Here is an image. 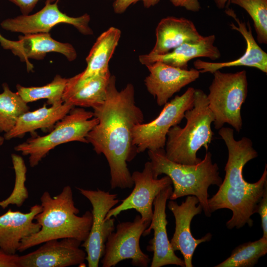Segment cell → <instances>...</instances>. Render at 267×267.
<instances>
[{
  "instance_id": "obj_1",
  "label": "cell",
  "mask_w": 267,
  "mask_h": 267,
  "mask_svg": "<svg viewBox=\"0 0 267 267\" xmlns=\"http://www.w3.org/2000/svg\"><path fill=\"white\" fill-rule=\"evenodd\" d=\"M134 95L132 84L118 90L116 78L112 75L104 102L93 108V116L98 123L89 132L86 139L97 154L105 157L110 168L111 189L134 186L127 162L138 153L133 143V130L144 121L143 113L136 105Z\"/></svg>"
},
{
  "instance_id": "obj_2",
  "label": "cell",
  "mask_w": 267,
  "mask_h": 267,
  "mask_svg": "<svg viewBox=\"0 0 267 267\" xmlns=\"http://www.w3.org/2000/svg\"><path fill=\"white\" fill-rule=\"evenodd\" d=\"M219 134L228 150V159L224 167V178L217 193L209 198L210 212L227 209L232 216L226 223L227 228L242 227L246 224L251 227V216L256 213L257 205L267 189V165L260 178L249 183L243 176V169L250 160L257 157L258 152L253 147L250 139L243 137L236 140L231 128L222 127Z\"/></svg>"
},
{
  "instance_id": "obj_3",
  "label": "cell",
  "mask_w": 267,
  "mask_h": 267,
  "mask_svg": "<svg viewBox=\"0 0 267 267\" xmlns=\"http://www.w3.org/2000/svg\"><path fill=\"white\" fill-rule=\"evenodd\" d=\"M40 200L42 210L35 217L40 229L22 239L18 251L22 252L52 239L72 238L82 242L86 240L92 224V213L87 211L78 216L80 211L75 206L70 186H64L54 197L44 191Z\"/></svg>"
},
{
  "instance_id": "obj_4",
  "label": "cell",
  "mask_w": 267,
  "mask_h": 267,
  "mask_svg": "<svg viewBox=\"0 0 267 267\" xmlns=\"http://www.w3.org/2000/svg\"><path fill=\"white\" fill-rule=\"evenodd\" d=\"M148 155L155 176L165 174L172 180L174 189L170 200H175L188 195L195 196L205 216L211 217L208 190L211 185L219 187L222 180L217 164L212 162L210 152H207L204 159L196 165L172 161L166 157L164 149L148 150Z\"/></svg>"
},
{
  "instance_id": "obj_5",
  "label": "cell",
  "mask_w": 267,
  "mask_h": 267,
  "mask_svg": "<svg viewBox=\"0 0 267 267\" xmlns=\"http://www.w3.org/2000/svg\"><path fill=\"white\" fill-rule=\"evenodd\" d=\"M186 123L183 128L178 125L169 130L165 144V155L172 161L185 165H196L201 159L197 152L204 147L207 151L214 133L211 124L214 115L208 106L207 94L195 89L193 106L184 113Z\"/></svg>"
},
{
  "instance_id": "obj_6",
  "label": "cell",
  "mask_w": 267,
  "mask_h": 267,
  "mask_svg": "<svg viewBox=\"0 0 267 267\" xmlns=\"http://www.w3.org/2000/svg\"><path fill=\"white\" fill-rule=\"evenodd\" d=\"M98 123L92 112L73 107L48 134L30 138L14 149L23 155H29V164L34 167L51 149L61 144L71 141L88 143L86 136Z\"/></svg>"
},
{
  "instance_id": "obj_7",
  "label": "cell",
  "mask_w": 267,
  "mask_h": 267,
  "mask_svg": "<svg viewBox=\"0 0 267 267\" xmlns=\"http://www.w3.org/2000/svg\"><path fill=\"white\" fill-rule=\"evenodd\" d=\"M213 74L207 97L214 117L215 128L219 130L228 124L239 132L243 125L241 107L248 92L246 71L223 73L218 70Z\"/></svg>"
},
{
  "instance_id": "obj_8",
  "label": "cell",
  "mask_w": 267,
  "mask_h": 267,
  "mask_svg": "<svg viewBox=\"0 0 267 267\" xmlns=\"http://www.w3.org/2000/svg\"><path fill=\"white\" fill-rule=\"evenodd\" d=\"M195 89L189 87L181 95H176L167 102L154 120L135 126L133 130V143L138 153L146 150L164 149L170 128L179 124L185 112L193 106Z\"/></svg>"
},
{
  "instance_id": "obj_9",
  "label": "cell",
  "mask_w": 267,
  "mask_h": 267,
  "mask_svg": "<svg viewBox=\"0 0 267 267\" xmlns=\"http://www.w3.org/2000/svg\"><path fill=\"white\" fill-rule=\"evenodd\" d=\"M87 198L92 206V221L88 237L81 246L87 254L86 260L89 267H98L102 257L105 244L115 229V218L105 220L110 209L119 202L117 194L99 189L95 190L77 188Z\"/></svg>"
},
{
  "instance_id": "obj_10",
  "label": "cell",
  "mask_w": 267,
  "mask_h": 267,
  "mask_svg": "<svg viewBox=\"0 0 267 267\" xmlns=\"http://www.w3.org/2000/svg\"><path fill=\"white\" fill-rule=\"evenodd\" d=\"M149 223L144 222L137 215L132 222H120L116 231L108 236L104 254L100 261L102 267H113L125 260H131L132 265L147 267L151 260L141 250L139 240Z\"/></svg>"
},
{
  "instance_id": "obj_11",
  "label": "cell",
  "mask_w": 267,
  "mask_h": 267,
  "mask_svg": "<svg viewBox=\"0 0 267 267\" xmlns=\"http://www.w3.org/2000/svg\"><path fill=\"white\" fill-rule=\"evenodd\" d=\"M131 176L134 189L121 200L120 204L109 210L105 220L116 218L123 211L134 209L140 214L144 222L150 223L154 199L161 190L172 184V180L166 175L160 178L156 177L150 161L145 163L142 172L134 171Z\"/></svg>"
},
{
  "instance_id": "obj_12",
  "label": "cell",
  "mask_w": 267,
  "mask_h": 267,
  "mask_svg": "<svg viewBox=\"0 0 267 267\" xmlns=\"http://www.w3.org/2000/svg\"><path fill=\"white\" fill-rule=\"evenodd\" d=\"M59 0L50 2L46 0L44 7L35 14H22L15 18L6 19L1 22L0 26L5 30L26 35L49 33L58 24L67 23L74 26L84 35L93 34L89 24L90 16L88 14L85 13L77 17L69 16L59 10Z\"/></svg>"
},
{
  "instance_id": "obj_13",
  "label": "cell",
  "mask_w": 267,
  "mask_h": 267,
  "mask_svg": "<svg viewBox=\"0 0 267 267\" xmlns=\"http://www.w3.org/2000/svg\"><path fill=\"white\" fill-rule=\"evenodd\" d=\"M172 185L161 190L154 200L153 216L149 226L143 232L145 236L153 230V237L149 242L147 250L153 252L151 267H161L173 265L184 267V261L178 258L171 247L168 239L166 213L167 201L172 192Z\"/></svg>"
},
{
  "instance_id": "obj_14",
  "label": "cell",
  "mask_w": 267,
  "mask_h": 267,
  "mask_svg": "<svg viewBox=\"0 0 267 267\" xmlns=\"http://www.w3.org/2000/svg\"><path fill=\"white\" fill-rule=\"evenodd\" d=\"M175 219V230L170 244L174 251H179L183 257L185 267H193L192 259L197 247L201 243L210 241L212 235L208 233L200 239L192 235L190 224L194 217L200 214L203 209L198 199L188 195L180 205L170 200L167 205Z\"/></svg>"
},
{
  "instance_id": "obj_15",
  "label": "cell",
  "mask_w": 267,
  "mask_h": 267,
  "mask_svg": "<svg viewBox=\"0 0 267 267\" xmlns=\"http://www.w3.org/2000/svg\"><path fill=\"white\" fill-rule=\"evenodd\" d=\"M82 242L66 238L48 240L37 250L19 256V267H67L84 265L87 254Z\"/></svg>"
},
{
  "instance_id": "obj_16",
  "label": "cell",
  "mask_w": 267,
  "mask_h": 267,
  "mask_svg": "<svg viewBox=\"0 0 267 267\" xmlns=\"http://www.w3.org/2000/svg\"><path fill=\"white\" fill-rule=\"evenodd\" d=\"M149 74L145 80L148 91L156 98L157 104L164 105L175 93L196 80L200 71L195 68L181 69L156 62L146 66Z\"/></svg>"
},
{
  "instance_id": "obj_17",
  "label": "cell",
  "mask_w": 267,
  "mask_h": 267,
  "mask_svg": "<svg viewBox=\"0 0 267 267\" xmlns=\"http://www.w3.org/2000/svg\"><path fill=\"white\" fill-rule=\"evenodd\" d=\"M1 46L5 49L11 50L21 61L26 62L27 69L29 70H32L33 66L28 62L29 59H42L48 52L61 53L69 61L74 60L77 57V52L72 45L54 40L49 33L20 36L16 41L7 39Z\"/></svg>"
},
{
  "instance_id": "obj_18",
  "label": "cell",
  "mask_w": 267,
  "mask_h": 267,
  "mask_svg": "<svg viewBox=\"0 0 267 267\" xmlns=\"http://www.w3.org/2000/svg\"><path fill=\"white\" fill-rule=\"evenodd\" d=\"M225 12L236 22L237 26L233 23L229 26L232 30L239 32L243 37L246 43L245 52L240 57L230 61L207 62L198 59L193 62L194 68L198 70L200 73L210 72L213 74L216 71L223 68L247 66L257 68L267 73V53L257 44L252 35L250 23L247 22V28L245 23L241 21L231 9L226 10Z\"/></svg>"
},
{
  "instance_id": "obj_19",
  "label": "cell",
  "mask_w": 267,
  "mask_h": 267,
  "mask_svg": "<svg viewBox=\"0 0 267 267\" xmlns=\"http://www.w3.org/2000/svg\"><path fill=\"white\" fill-rule=\"evenodd\" d=\"M42 210L41 205L36 204L28 213L9 209L0 216V249L7 254H16L22 240L40 229V225L34 221Z\"/></svg>"
},
{
  "instance_id": "obj_20",
  "label": "cell",
  "mask_w": 267,
  "mask_h": 267,
  "mask_svg": "<svg viewBox=\"0 0 267 267\" xmlns=\"http://www.w3.org/2000/svg\"><path fill=\"white\" fill-rule=\"evenodd\" d=\"M156 43L150 55L167 53L185 43H198L204 37L194 23L183 17H167L159 22L156 29Z\"/></svg>"
},
{
  "instance_id": "obj_21",
  "label": "cell",
  "mask_w": 267,
  "mask_h": 267,
  "mask_svg": "<svg viewBox=\"0 0 267 267\" xmlns=\"http://www.w3.org/2000/svg\"><path fill=\"white\" fill-rule=\"evenodd\" d=\"M215 39V35H211L204 37L198 43L182 44L165 54L140 55L139 61L145 66L161 62L173 67L187 69L188 62L192 59L204 57L215 60L220 57V51L214 45Z\"/></svg>"
},
{
  "instance_id": "obj_22",
  "label": "cell",
  "mask_w": 267,
  "mask_h": 267,
  "mask_svg": "<svg viewBox=\"0 0 267 267\" xmlns=\"http://www.w3.org/2000/svg\"><path fill=\"white\" fill-rule=\"evenodd\" d=\"M121 31L111 27L97 39L86 58L87 66L81 73L68 79L71 84H79L96 75L109 72V62L118 45Z\"/></svg>"
},
{
  "instance_id": "obj_23",
  "label": "cell",
  "mask_w": 267,
  "mask_h": 267,
  "mask_svg": "<svg viewBox=\"0 0 267 267\" xmlns=\"http://www.w3.org/2000/svg\"><path fill=\"white\" fill-rule=\"evenodd\" d=\"M74 107L67 102L51 105H46L34 111H28L18 119L14 128L4 134L5 139L20 137L27 133H32L38 129L53 128L56 123L61 120Z\"/></svg>"
},
{
  "instance_id": "obj_24",
  "label": "cell",
  "mask_w": 267,
  "mask_h": 267,
  "mask_svg": "<svg viewBox=\"0 0 267 267\" xmlns=\"http://www.w3.org/2000/svg\"><path fill=\"white\" fill-rule=\"evenodd\" d=\"M110 71L96 75L79 84L68 82L62 100L73 106L93 108L102 103L106 97L111 77Z\"/></svg>"
},
{
  "instance_id": "obj_25",
  "label": "cell",
  "mask_w": 267,
  "mask_h": 267,
  "mask_svg": "<svg viewBox=\"0 0 267 267\" xmlns=\"http://www.w3.org/2000/svg\"><path fill=\"white\" fill-rule=\"evenodd\" d=\"M0 93V132L10 131L19 118L29 111L30 107L17 92L12 91L6 83L2 84Z\"/></svg>"
},
{
  "instance_id": "obj_26",
  "label": "cell",
  "mask_w": 267,
  "mask_h": 267,
  "mask_svg": "<svg viewBox=\"0 0 267 267\" xmlns=\"http://www.w3.org/2000/svg\"><path fill=\"white\" fill-rule=\"evenodd\" d=\"M68 79L56 75L49 84L42 87H25L17 85V92L26 103L46 99L51 105L62 104Z\"/></svg>"
},
{
  "instance_id": "obj_27",
  "label": "cell",
  "mask_w": 267,
  "mask_h": 267,
  "mask_svg": "<svg viewBox=\"0 0 267 267\" xmlns=\"http://www.w3.org/2000/svg\"><path fill=\"white\" fill-rule=\"evenodd\" d=\"M267 253V238L249 241L237 246L230 256L215 267H253Z\"/></svg>"
},
{
  "instance_id": "obj_28",
  "label": "cell",
  "mask_w": 267,
  "mask_h": 267,
  "mask_svg": "<svg viewBox=\"0 0 267 267\" xmlns=\"http://www.w3.org/2000/svg\"><path fill=\"white\" fill-rule=\"evenodd\" d=\"M244 9L251 17L259 43H267V0H230Z\"/></svg>"
},
{
  "instance_id": "obj_29",
  "label": "cell",
  "mask_w": 267,
  "mask_h": 267,
  "mask_svg": "<svg viewBox=\"0 0 267 267\" xmlns=\"http://www.w3.org/2000/svg\"><path fill=\"white\" fill-rule=\"evenodd\" d=\"M15 179L14 188L6 199L0 201V207L5 209L9 205H15L20 207L28 198V190L25 186L27 167L22 157L16 154L11 155Z\"/></svg>"
},
{
  "instance_id": "obj_30",
  "label": "cell",
  "mask_w": 267,
  "mask_h": 267,
  "mask_svg": "<svg viewBox=\"0 0 267 267\" xmlns=\"http://www.w3.org/2000/svg\"><path fill=\"white\" fill-rule=\"evenodd\" d=\"M142 1L146 8L154 6L158 4L160 0H115L113 3L114 11L117 14L124 13L132 4Z\"/></svg>"
},
{
  "instance_id": "obj_31",
  "label": "cell",
  "mask_w": 267,
  "mask_h": 267,
  "mask_svg": "<svg viewBox=\"0 0 267 267\" xmlns=\"http://www.w3.org/2000/svg\"><path fill=\"white\" fill-rule=\"evenodd\" d=\"M256 213H258L261 217L263 231V237L267 238V189L258 204Z\"/></svg>"
},
{
  "instance_id": "obj_32",
  "label": "cell",
  "mask_w": 267,
  "mask_h": 267,
  "mask_svg": "<svg viewBox=\"0 0 267 267\" xmlns=\"http://www.w3.org/2000/svg\"><path fill=\"white\" fill-rule=\"evenodd\" d=\"M18 6L22 15L29 14L35 7L40 0H8ZM50 2H54L58 0H48Z\"/></svg>"
},
{
  "instance_id": "obj_33",
  "label": "cell",
  "mask_w": 267,
  "mask_h": 267,
  "mask_svg": "<svg viewBox=\"0 0 267 267\" xmlns=\"http://www.w3.org/2000/svg\"><path fill=\"white\" fill-rule=\"evenodd\" d=\"M19 257L16 254H7L0 249V267H19Z\"/></svg>"
},
{
  "instance_id": "obj_34",
  "label": "cell",
  "mask_w": 267,
  "mask_h": 267,
  "mask_svg": "<svg viewBox=\"0 0 267 267\" xmlns=\"http://www.w3.org/2000/svg\"><path fill=\"white\" fill-rule=\"evenodd\" d=\"M176 7H182L192 12H198L201 8L198 0H170Z\"/></svg>"
},
{
  "instance_id": "obj_35",
  "label": "cell",
  "mask_w": 267,
  "mask_h": 267,
  "mask_svg": "<svg viewBox=\"0 0 267 267\" xmlns=\"http://www.w3.org/2000/svg\"><path fill=\"white\" fill-rule=\"evenodd\" d=\"M216 6L220 9H222L225 7L227 2L230 0H214Z\"/></svg>"
},
{
  "instance_id": "obj_36",
  "label": "cell",
  "mask_w": 267,
  "mask_h": 267,
  "mask_svg": "<svg viewBox=\"0 0 267 267\" xmlns=\"http://www.w3.org/2000/svg\"><path fill=\"white\" fill-rule=\"evenodd\" d=\"M4 139V136H0V146L3 144Z\"/></svg>"
},
{
  "instance_id": "obj_37",
  "label": "cell",
  "mask_w": 267,
  "mask_h": 267,
  "mask_svg": "<svg viewBox=\"0 0 267 267\" xmlns=\"http://www.w3.org/2000/svg\"><path fill=\"white\" fill-rule=\"evenodd\" d=\"M2 36L0 34V37H1Z\"/></svg>"
}]
</instances>
